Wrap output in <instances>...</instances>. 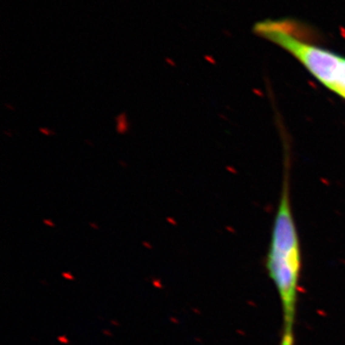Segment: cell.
Returning a JSON list of instances; mask_svg holds the SVG:
<instances>
[{
    "instance_id": "6da1fadb",
    "label": "cell",
    "mask_w": 345,
    "mask_h": 345,
    "mask_svg": "<svg viewBox=\"0 0 345 345\" xmlns=\"http://www.w3.org/2000/svg\"><path fill=\"white\" fill-rule=\"evenodd\" d=\"M285 182L272 226L266 268L273 282L282 310L280 345H294L302 255L299 236Z\"/></svg>"
},
{
    "instance_id": "52a82bcc",
    "label": "cell",
    "mask_w": 345,
    "mask_h": 345,
    "mask_svg": "<svg viewBox=\"0 0 345 345\" xmlns=\"http://www.w3.org/2000/svg\"><path fill=\"white\" fill-rule=\"evenodd\" d=\"M4 106H5V107L7 108V110H12V111H15V107L13 105H11V104H7V103H6V104H5Z\"/></svg>"
},
{
    "instance_id": "7a4b0ae2",
    "label": "cell",
    "mask_w": 345,
    "mask_h": 345,
    "mask_svg": "<svg viewBox=\"0 0 345 345\" xmlns=\"http://www.w3.org/2000/svg\"><path fill=\"white\" fill-rule=\"evenodd\" d=\"M298 27L293 19H266L253 30L293 55L319 83L345 99V58L302 38Z\"/></svg>"
},
{
    "instance_id": "8992f818",
    "label": "cell",
    "mask_w": 345,
    "mask_h": 345,
    "mask_svg": "<svg viewBox=\"0 0 345 345\" xmlns=\"http://www.w3.org/2000/svg\"><path fill=\"white\" fill-rule=\"evenodd\" d=\"M166 220H167L168 222H170L171 225H177V222H175V220L173 219L172 217H167V218H166Z\"/></svg>"
},
{
    "instance_id": "8fae6325",
    "label": "cell",
    "mask_w": 345,
    "mask_h": 345,
    "mask_svg": "<svg viewBox=\"0 0 345 345\" xmlns=\"http://www.w3.org/2000/svg\"><path fill=\"white\" fill-rule=\"evenodd\" d=\"M84 142H86V144H88L90 147H94V144H93V142H90V141H88V140H86Z\"/></svg>"
},
{
    "instance_id": "9c48e42d",
    "label": "cell",
    "mask_w": 345,
    "mask_h": 345,
    "mask_svg": "<svg viewBox=\"0 0 345 345\" xmlns=\"http://www.w3.org/2000/svg\"><path fill=\"white\" fill-rule=\"evenodd\" d=\"M43 222L45 223V225H49V226H54V225H55V223H54L51 220H43Z\"/></svg>"
},
{
    "instance_id": "ba28073f",
    "label": "cell",
    "mask_w": 345,
    "mask_h": 345,
    "mask_svg": "<svg viewBox=\"0 0 345 345\" xmlns=\"http://www.w3.org/2000/svg\"><path fill=\"white\" fill-rule=\"evenodd\" d=\"M118 163H119V165L122 167V168H124V169H126L127 167H128V164H127L125 160H119Z\"/></svg>"
},
{
    "instance_id": "277c9868",
    "label": "cell",
    "mask_w": 345,
    "mask_h": 345,
    "mask_svg": "<svg viewBox=\"0 0 345 345\" xmlns=\"http://www.w3.org/2000/svg\"><path fill=\"white\" fill-rule=\"evenodd\" d=\"M39 134H41L42 135H45V136H53V135H56V132L48 129V128H45V127H40L39 128Z\"/></svg>"
},
{
    "instance_id": "3957f363",
    "label": "cell",
    "mask_w": 345,
    "mask_h": 345,
    "mask_svg": "<svg viewBox=\"0 0 345 345\" xmlns=\"http://www.w3.org/2000/svg\"><path fill=\"white\" fill-rule=\"evenodd\" d=\"M116 126H115V130L119 135L127 134L130 130V124L128 119V114L126 111H122L118 113L114 118Z\"/></svg>"
},
{
    "instance_id": "5b68a950",
    "label": "cell",
    "mask_w": 345,
    "mask_h": 345,
    "mask_svg": "<svg viewBox=\"0 0 345 345\" xmlns=\"http://www.w3.org/2000/svg\"><path fill=\"white\" fill-rule=\"evenodd\" d=\"M165 63H166L169 66H171V67H175V66H177V63H175L172 58L166 57V58H165Z\"/></svg>"
},
{
    "instance_id": "7c38bea8",
    "label": "cell",
    "mask_w": 345,
    "mask_h": 345,
    "mask_svg": "<svg viewBox=\"0 0 345 345\" xmlns=\"http://www.w3.org/2000/svg\"><path fill=\"white\" fill-rule=\"evenodd\" d=\"M90 225H91V226H93L94 228H98V226H97L96 225H94V223H90Z\"/></svg>"
},
{
    "instance_id": "30bf717a",
    "label": "cell",
    "mask_w": 345,
    "mask_h": 345,
    "mask_svg": "<svg viewBox=\"0 0 345 345\" xmlns=\"http://www.w3.org/2000/svg\"><path fill=\"white\" fill-rule=\"evenodd\" d=\"M4 134H6V135L9 136V137H13V134H12L10 131H7V130H4Z\"/></svg>"
}]
</instances>
